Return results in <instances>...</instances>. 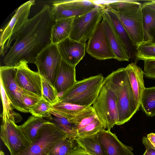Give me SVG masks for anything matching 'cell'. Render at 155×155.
I'll use <instances>...</instances> for the list:
<instances>
[{
    "label": "cell",
    "instance_id": "obj_1",
    "mask_svg": "<svg viewBox=\"0 0 155 155\" xmlns=\"http://www.w3.org/2000/svg\"><path fill=\"white\" fill-rule=\"evenodd\" d=\"M51 8L49 5H45L40 12L28 19L5 56V65L15 67L22 60L34 64L39 53L51 43V31L55 21Z\"/></svg>",
    "mask_w": 155,
    "mask_h": 155
},
{
    "label": "cell",
    "instance_id": "obj_2",
    "mask_svg": "<svg viewBox=\"0 0 155 155\" xmlns=\"http://www.w3.org/2000/svg\"><path fill=\"white\" fill-rule=\"evenodd\" d=\"M105 81L115 94L118 114L117 125L128 121L140 106L136 101L125 68L113 71Z\"/></svg>",
    "mask_w": 155,
    "mask_h": 155
},
{
    "label": "cell",
    "instance_id": "obj_3",
    "mask_svg": "<svg viewBox=\"0 0 155 155\" xmlns=\"http://www.w3.org/2000/svg\"><path fill=\"white\" fill-rule=\"evenodd\" d=\"M117 16L136 50L143 41L142 4L135 1H120L105 4Z\"/></svg>",
    "mask_w": 155,
    "mask_h": 155
},
{
    "label": "cell",
    "instance_id": "obj_4",
    "mask_svg": "<svg viewBox=\"0 0 155 155\" xmlns=\"http://www.w3.org/2000/svg\"><path fill=\"white\" fill-rule=\"evenodd\" d=\"M104 78L101 74L77 81L61 96L58 102L88 107L96 98Z\"/></svg>",
    "mask_w": 155,
    "mask_h": 155
},
{
    "label": "cell",
    "instance_id": "obj_5",
    "mask_svg": "<svg viewBox=\"0 0 155 155\" xmlns=\"http://www.w3.org/2000/svg\"><path fill=\"white\" fill-rule=\"evenodd\" d=\"M92 106L105 129L110 130L118 121L116 97L114 91L104 80Z\"/></svg>",
    "mask_w": 155,
    "mask_h": 155
},
{
    "label": "cell",
    "instance_id": "obj_6",
    "mask_svg": "<svg viewBox=\"0 0 155 155\" xmlns=\"http://www.w3.org/2000/svg\"><path fill=\"white\" fill-rule=\"evenodd\" d=\"M67 135L53 123L44 125L31 145L16 155H47L54 146Z\"/></svg>",
    "mask_w": 155,
    "mask_h": 155
},
{
    "label": "cell",
    "instance_id": "obj_7",
    "mask_svg": "<svg viewBox=\"0 0 155 155\" xmlns=\"http://www.w3.org/2000/svg\"><path fill=\"white\" fill-rule=\"evenodd\" d=\"M105 4L97 5L96 7L84 15L74 17L72 30L69 37L86 44L102 19Z\"/></svg>",
    "mask_w": 155,
    "mask_h": 155
},
{
    "label": "cell",
    "instance_id": "obj_8",
    "mask_svg": "<svg viewBox=\"0 0 155 155\" xmlns=\"http://www.w3.org/2000/svg\"><path fill=\"white\" fill-rule=\"evenodd\" d=\"M35 0L28 1L21 5L3 30L0 36V54L4 56L10 48L12 42L28 20L31 7Z\"/></svg>",
    "mask_w": 155,
    "mask_h": 155
},
{
    "label": "cell",
    "instance_id": "obj_9",
    "mask_svg": "<svg viewBox=\"0 0 155 155\" xmlns=\"http://www.w3.org/2000/svg\"><path fill=\"white\" fill-rule=\"evenodd\" d=\"M61 60L57 44L51 43L39 53L34 63L40 75L54 87Z\"/></svg>",
    "mask_w": 155,
    "mask_h": 155
},
{
    "label": "cell",
    "instance_id": "obj_10",
    "mask_svg": "<svg viewBox=\"0 0 155 155\" xmlns=\"http://www.w3.org/2000/svg\"><path fill=\"white\" fill-rule=\"evenodd\" d=\"M0 138L11 155H16L29 147L31 143L24 134L20 126L8 118L2 119Z\"/></svg>",
    "mask_w": 155,
    "mask_h": 155
},
{
    "label": "cell",
    "instance_id": "obj_11",
    "mask_svg": "<svg viewBox=\"0 0 155 155\" xmlns=\"http://www.w3.org/2000/svg\"><path fill=\"white\" fill-rule=\"evenodd\" d=\"M97 4L93 1L56 0L53 1L51 12L55 20L75 17L84 15L94 9Z\"/></svg>",
    "mask_w": 155,
    "mask_h": 155
},
{
    "label": "cell",
    "instance_id": "obj_12",
    "mask_svg": "<svg viewBox=\"0 0 155 155\" xmlns=\"http://www.w3.org/2000/svg\"><path fill=\"white\" fill-rule=\"evenodd\" d=\"M17 69L15 67L2 66L0 68V81L13 108L23 113H29L24 105L22 95L27 91L18 85L15 80Z\"/></svg>",
    "mask_w": 155,
    "mask_h": 155
},
{
    "label": "cell",
    "instance_id": "obj_13",
    "mask_svg": "<svg viewBox=\"0 0 155 155\" xmlns=\"http://www.w3.org/2000/svg\"><path fill=\"white\" fill-rule=\"evenodd\" d=\"M86 51L98 60L116 59V57L106 37L101 22L88 39L86 45Z\"/></svg>",
    "mask_w": 155,
    "mask_h": 155
},
{
    "label": "cell",
    "instance_id": "obj_14",
    "mask_svg": "<svg viewBox=\"0 0 155 155\" xmlns=\"http://www.w3.org/2000/svg\"><path fill=\"white\" fill-rule=\"evenodd\" d=\"M25 60L20 61L15 66L17 71L15 80L19 87L23 90L42 98V81L38 72L33 71L28 66Z\"/></svg>",
    "mask_w": 155,
    "mask_h": 155
},
{
    "label": "cell",
    "instance_id": "obj_15",
    "mask_svg": "<svg viewBox=\"0 0 155 155\" xmlns=\"http://www.w3.org/2000/svg\"><path fill=\"white\" fill-rule=\"evenodd\" d=\"M71 120L77 127V137L92 135L105 129L91 106L85 108Z\"/></svg>",
    "mask_w": 155,
    "mask_h": 155
},
{
    "label": "cell",
    "instance_id": "obj_16",
    "mask_svg": "<svg viewBox=\"0 0 155 155\" xmlns=\"http://www.w3.org/2000/svg\"><path fill=\"white\" fill-rule=\"evenodd\" d=\"M105 35L116 57L120 61H129L131 58L118 35L107 10H104L101 21Z\"/></svg>",
    "mask_w": 155,
    "mask_h": 155
},
{
    "label": "cell",
    "instance_id": "obj_17",
    "mask_svg": "<svg viewBox=\"0 0 155 155\" xmlns=\"http://www.w3.org/2000/svg\"><path fill=\"white\" fill-rule=\"evenodd\" d=\"M86 45L69 37L57 44L61 59L68 64L74 67L84 57Z\"/></svg>",
    "mask_w": 155,
    "mask_h": 155
},
{
    "label": "cell",
    "instance_id": "obj_18",
    "mask_svg": "<svg viewBox=\"0 0 155 155\" xmlns=\"http://www.w3.org/2000/svg\"><path fill=\"white\" fill-rule=\"evenodd\" d=\"M99 141L107 155H135L132 147L122 143L110 130L104 129L97 133Z\"/></svg>",
    "mask_w": 155,
    "mask_h": 155
},
{
    "label": "cell",
    "instance_id": "obj_19",
    "mask_svg": "<svg viewBox=\"0 0 155 155\" xmlns=\"http://www.w3.org/2000/svg\"><path fill=\"white\" fill-rule=\"evenodd\" d=\"M76 81L75 67L68 64L62 59L54 87L58 94L62 93L63 94L72 87Z\"/></svg>",
    "mask_w": 155,
    "mask_h": 155
},
{
    "label": "cell",
    "instance_id": "obj_20",
    "mask_svg": "<svg viewBox=\"0 0 155 155\" xmlns=\"http://www.w3.org/2000/svg\"><path fill=\"white\" fill-rule=\"evenodd\" d=\"M125 68L135 99L140 106L142 95L145 88L143 79V71L135 63L129 64Z\"/></svg>",
    "mask_w": 155,
    "mask_h": 155
},
{
    "label": "cell",
    "instance_id": "obj_21",
    "mask_svg": "<svg viewBox=\"0 0 155 155\" xmlns=\"http://www.w3.org/2000/svg\"><path fill=\"white\" fill-rule=\"evenodd\" d=\"M74 18H62L55 21L51 31V43L57 44L69 37Z\"/></svg>",
    "mask_w": 155,
    "mask_h": 155
},
{
    "label": "cell",
    "instance_id": "obj_22",
    "mask_svg": "<svg viewBox=\"0 0 155 155\" xmlns=\"http://www.w3.org/2000/svg\"><path fill=\"white\" fill-rule=\"evenodd\" d=\"M51 116L46 118L48 121L53 123L58 128L64 132L67 137L76 138L77 137V127L73 121L61 115L53 109L51 111Z\"/></svg>",
    "mask_w": 155,
    "mask_h": 155
},
{
    "label": "cell",
    "instance_id": "obj_23",
    "mask_svg": "<svg viewBox=\"0 0 155 155\" xmlns=\"http://www.w3.org/2000/svg\"><path fill=\"white\" fill-rule=\"evenodd\" d=\"M143 19V42L155 43V11L142 4Z\"/></svg>",
    "mask_w": 155,
    "mask_h": 155
},
{
    "label": "cell",
    "instance_id": "obj_24",
    "mask_svg": "<svg viewBox=\"0 0 155 155\" xmlns=\"http://www.w3.org/2000/svg\"><path fill=\"white\" fill-rule=\"evenodd\" d=\"M49 122L42 117L32 115L20 126L25 135L31 144L36 138L41 128Z\"/></svg>",
    "mask_w": 155,
    "mask_h": 155
},
{
    "label": "cell",
    "instance_id": "obj_25",
    "mask_svg": "<svg viewBox=\"0 0 155 155\" xmlns=\"http://www.w3.org/2000/svg\"><path fill=\"white\" fill-rule=\"evenodd\" d=\"M79 146L88 155H107L99 141L97 134L76 138Z\"/></svg>",
    "mask_w": 155,
    "mask_h": 155
},
{
    "label": "cell",
    "instance_id": "obj_26",
    "mask_svg": "<svg viewBox=\"0 0 155 155\" xmlns=\"http://www.w3.org/2000/svg\"><path fill=\"white\" fill-rule=\"evenodd\" d=\"M117 32L123 42L130 58L135 56L136 49L126 31L116 15L111 10L106 8Z\"/></svg>",
    "mask_w": 155,
    "mask_h": 155
},
{
    "label": "cell",
    "instance_id": "obj_27",
    "mask_svg": "<svg viewBox=\"0 0 155 155\" xmlns=\"http://www.w3.org/2000/svg\"><path fill=\"white\" fill-rule=\"evenodd\" d=\"M0 84L1 95L3 106V112L1 114V117L2 119L8 118L15 123L20 121L22 120V117L19 113L13 110L11 103L1 81Z\"/></svg>",
    "mask_w": 155,
    "mask_h": 155
},
{
    "label": "cell",
    "instance_id": "obj_28",
    "mask_svg": "<svg viewBox=\"0 0 155 155\" xmlns=\"http://www.w3.org/2000/svg\"><path fill=\"white\" fill-rule=\"evenodd\" d=\"M140 106L147 115L155 116V86L145 88L141 97Z\"/></svg>",
    "mask_w": 155,
    "mask_h": 155
},
{
    "label": "cell",
    "instance_id": "obj_29",
    "mask_svg": "<svg viewBox=\"0 0 155 155\" xmlns=\"http://www.w3.org/2000/svg\"><path fill=\"white\" fill-rule=\"evenodd\" d=\"M79 147L76 138L67 137L57 143L48 155H68Z\"/></svg>",
    "mask_w": 155,
    "mask_h": 155
},
{
    "label": "cell",
    "instance_id": "obj_30",
    "mask_svg": "<svg viewBox=\"0 0 155 155\" xmlns=\"http://www.w3.org/2000/svg\"><path fill=\"white\" fill-rule=\"evenodd\" d=\"M52 105V109L64 117L71 120L87 107L61 102H58Z\"/></svg>",
    "mask_w": 155,
    "mask_h": 155
},
{
    "label": "cell",
    "instance_id": "obj_31",
    "mask_svg": "<svg viewBox=\"0 0 155 155\" xmlns=\"http://www.w3.org/2000/svg\"><path fill=\"white\" fill-rule=\"evenodd\" d=\"M135 57L137 60H155V43L143 42L136 50Z\"/></svg>",
    "mask_w": 155,
    "mask_h": 155
},
{
    "label": "cell",
    "instance_id": "obj_32",
    "mask_svg": "<svg viewBox=\"0 0 155 155\" xmlns=\"http://www.w3.org/2000/svg\"><path fill=\"white\" fill-rule=\"evenodd\" d=\"M41 76L42 81V98L52 105L56 104L59 99L56 90L46 78Z\"/></svg>",
    "mask_w": 155,
    "mask_h": 155
},
{
    "label": "cell",
    "instance_id": "obj_33",
    "mask_svg": "<svg viewBox=\"0 0 155 155\" xmlns=\"http://www.w3.org/2000/svg\"><path fill=\"white\" fill-rule=\"evenodd\" d=\"M52 107V104L41 98L31 108L30 113L35 116L47 118L51 116V111Z\"/></svg>",
    "mask_w": 155,
    "mask_h": 155
},
{
    "label": "cell",
    "instance_id": "obj_34",
    "mask_svg": "<svg viewBox=\"0 0 155 155\" xmlns=\"http://www.w3.org/2000/svg\"><path fill=\"white\" fill-rule=\"evenodd\" d=\"M41 98L39 96L28 91L23 94L21 96L22 102L29 113H30L31 108Z\"/></svg>",
    "mask_w": 155,
    "mask_h": 155
},
{
    "label": "cell",
    "instance_id": "obj_35",
    "mask_svg": "<svg viewBox=\"0 0 155 155\" xmlns=\"http://www.w3.org/2000/svg\"><path fill=\"white\" fill-rule=\"evenodd\" d=\"M144 62L143 75L146 77L155 79V60Z\"/></svg>",
    "mask_w": 155,
    "mask_h": 155
},
{
    "label": "cell",
    "instance_id": "obj_36",
    "mask_svg": "<svg viewBox=\"0 0 155 155\" xmlns=\"http://www.w3.org/2000/svg\"><path fill=\"white\" fill-rule=\"evenodd\" d=\"M143 144L144 146L146 151L149 155H155V148L148 140L147 137H143L142 139Z\"/></svg>",
    "mask_w": 155,
    "mask_h": 155
},
{
    "label": "cell",
    "instance_id": "obj_37",
    "mask_svg": "<svg viewBox=\"0 0 155 155\" xmlns=\"http://www.w3.org/2000/svg\"><path fill=\"white\" fill-rule=\"evenodd\" d=\"M68 155H88L84 150L80 147H79L71 152Z\"/></svg>",
    "mask_w": 155,
    "mask_h": 155
},
{
    "label": "cell",
    "instance_id": "obj_38",
    "mask_svg": "<svg viewBox=\"0 0 155 155\" xmlns=\"http://www.w3.org/2000/svg\"><path fill=\"white\" fill-rule=\"evenodd\" d=\"M146 137L151 144L155 148V133H150L147 134Z\"/></svg>",
    "mask_w": 155,
    "mask_h": 155
},
{
    "label": "cell",
    "instance_id": "obj_39",
    "mask_svg": "<svg viewBox=\"0 0 155 155\" xmlns=\"http://www.w3.org/2000/svg\"><path fill=\"white\" fill-rule=\"evenodd\" d=\"M142 5L155 11V0L148 1L143 3Z\"/></svg>",
    "mask_w": 155,
    "mask_h": 155
},
{
    "label": "cell",
    "instance_id": "obj_40",
    "mask_svg": "<svg viewBox=\"0 0 155 155\" xmlns=\"http://www.w3.org/2000/svg\"><path fill=\"white\" fill-rule=\"evenodd\" d=\"M0 155H5L4 152L2 150H1L0 152Z\"/></svg>",
    "mask_w": 155,
    "mask_h": 155
},
{
    "label": "cell",
    "instance_id": "obj_41",
    "mask_svg": "<svg viewBox=\"0 0 155 155\" xmlns=\"http://www.w3.org/2000/svg\"><path fill=\"white\" fill-rule=\"evenodd\" d=\"M143 155H149L147 152L145 151Z\"/></svg>",
    "mask_w": 155,
    "mask_h": 155
},
{
    "label": "cell",
    "instance_id": "obj_42",
    "mask_svg": "<svg viewBox=\"0 0 155 155\" xmlns=\"http://www.w3.org/2000/svg\"></svg>",
    "mask_w": 155,
    "mask_h": 155
}]
</instances>
